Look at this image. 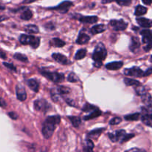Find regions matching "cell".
Here are the masks:
<instances>
[{
    "label": "cell",
    "instance_id": "cell-42",
    "mask_svg": "<svg viewBox=\"0 0 152 152\" xmlns=\"http://www.w3.org/2000/svg\"><path fill=\"white\" fill-rule=\"evenodd\" d=\"M8 116L13 120H16L18 118V115L14 112H9L8 113Z\"/></svg>",
    "mask_w": 152,
    "mask_h": 152
},
{
    "label": "cell",
    "instance_id": "cell-23",
    "mask_svg": "<svg viewBox=\"0 0 152 152\" xmlns=\"http://www.w3.org/2000/svg\"><path fill=\"white\" fill-rule=\"evenodd\" d=\"M141 98H142V101L145 104V105H152V96L149 93L145 92V93L141 95Z\"/></svg>",
    "mask_w": 152,
    "mask_h": 152
},
{
    "label": "cell",
    "instance_id": "cell-40",
    "mask_svg": "<svg viewBox=\"0 0 152 152\" xmlns=\"http://www.w3.org/2000/svg\"><path fill=\"white\" fill-rule=\"evenodd\" d=\"M4 65L5 67H7V68H8V69H10V70H11V71H16V67L14 66V65H13V64H11V63H7V62H4Z\"/></svg>",
    "mask_w": 152,
    "mask_h": 152
},
{
    "label": "cell",
    "instance_id": "cell-36",
    "mask_svg": "<svg viewBox=\"0 0 152 152\" xmlns=\"http://www.w3.org/2000/svg\"><path fill=\"white\" fill-rule=\"evenodd\" d=\"M80 80L79 77L76 75L74 73H71L68 77V81L71 82V83H76Z\"/></svg>",
    "mask_w": 152,
    "mask_h": 152
},
{
    "label": "cell",
    "instance_id": "cell-22",
    "mask_svg": "<svg viewBox=\"0 0 152 152\" xmlns=\"http://www.w3.org/2000/svg\"><path fill=\"white\" fill-rule=\"evenodd\" d=\"M105 30H106L105 25L100 24V25H96L92 27V28H91V32L92 34H99V33L103 32Z\"/></svg>",
    "mask_w": 152,
    "mask_h": 152
},
{
    "label": "cell",
    "instance_id": "cell-25",
    "mask_svg": "<svg viewBox=\"0 0 152 152\" xmlns=\"http://www.w3.org/2000/svg\"><path fill=\"white\" fill-rule=\"evenodd\" d=\"M33 13L30 9L25 8V10H22V13H21L20 18L23 20H29L32 18Z\"/></svg>",
    "mask_w": 152,
    "mask_h": 152
},
{
    "label": "cell",
    "instance_id": "cell-10",
    "mask_svg": "<svg viewBox=\"0 0 152 152\" xmlns=\"http://www.w3.org/2000/svg\"><path fill=\"white\" fill-rule=\"evenodd\" d=\"M124 74L127 76L135 77H144V71L139 67H132L131 68H126L124 71Z\"/></svg>",
    "mask_w": 152,
    "mask_h": 152
},
{
    "label": "cell",
    "instance_id": "cell-28",
    "mask_svg": "<svg viewBox=\"0 0 152 152\" xmlns=\"http://www.w3.org/2000/svg\"><path fill=\"white\" fill-rule=\"evenodd\" d=\"M68 119L71 120V123L75 128H78L81 124V119L79 117H74V116H69Z\"/></svg>",
    "mask_w": 152,
    "mask_h": 152
},
{
    "label": "cell",
    "instance_id": "cell-14",
    "mask_svg": "<svg viewBox=\"0 0 152 152\" xmlns=\"http://www.w3.org/2000/svg\"><path fill=\"white\" fill-rule=\"evenodd\" d=\"M140 47V42L138 37H132L131 39V44L129 46V48L132 50L133 53H136L138 50H139Z\"/></svg>",
    "mask_w": 152,
    "mask_h": 152
},
{
    "label": "cell",
    "instance_id": "cell-20",
    "mask_svg": "<svg viewBox=\"0 0 152 152\" xmlns=\"http://www.w3.org/2000/svg\"><path fill=\"white\" fill-rule=\"evenodd\" d=\"M104 130H105L104 128H101V129H97L91 131L88 134V137L90 138V139H97L100 136L101 134L104 132Z\"/></svg>",
    "mask_w": 152,
    "mask_h": 152
},
{
    "label": "cell",
    "instance_id": "cell-18",
    "mask_svg": "<svg viewBox=\"0 0 152 152\" xmlns=\"http://www.w3.org/2000/svg\"><path fill=\"white\" fill-rule=\"evenodd\" d=\"M123 66V62L120 61V62H109L105 65V68L108 70H112V71H116L119 70Z\"/></svg>",
    "mask_w": 152,
    "mask_h": 152
},
{
    "label": "cell",
    "instance_id": "cell-39",
    "mask_svg": "<svg viewBox=\"0 0 152 152\" xmlns=\"http://www.w3.org/2000/svg\"><path fill=\"white\" fill-rule=\"evenodd\" d=\"M134 137V134H126V136H125L124 138H123V141L121 142V143H123V142H127L128 140H129L130 139L133 138Z\"/></svg>",
    "mask_w": 152,
    "mask_h": 152
},
{
    "label": "cell",
    "instance_id": "cell-33",
    "mask_svg": "<svg viewBox=\"0 0 152 152\" xmlns=\"http://www.w3.org/2000/svg\"><path fill=\"white\" fill-rule=\"evenodd\" d=\"M99 108L97 107L94 106V105H91V104L89 103H86L85 105V106L83 107V111H85V112H92L94 111H96V110H98Z\"/></svg>",
    "mask_w": 152,
    "mask_h": 152
},
{
    "label": "cell",
    "instance_id": "cell-49",
    "mask_svg": "<svg viewBox=\"0 0 152 152\" xmlns=\"http://www.w3.org/2000/svg\"><path fill=\"white\" fill-rule=\"evenodd\" d=\"M6 19V18L4 17V16H1V15H0V22H1V21L4 20V19Z\"/></svg>",
    "mask_w": 152,
    "mask_h": 152
},
{
    "label": "cell",
    "instance_id": "cell-1",
    "mask_svg": "<svg viewBox=\"0 0 152 152\" xmlns=\"http://www.w3.org/2000/svg\"><path fill=\"white\" fill-rule=\"evenodd\" d=\"M61 120L60 116L54 115L50 116L45 120L42 126V134L45 139H49L53 135L56 126L59 124Z\"/></svg>",
    "mask_w": 152,
    "mask_h": 152
},
{
    "label": "cell",
    "instance_id": "cell-2",
    "mask_svg": "<svg viewBox=\"0 0 152 152\" xmlns=\"http://www.w3.org/2000/svg\"><path fill=\"white\" fill-rule=\"evenodd\" d=\"M106 56L107 50L104 45L102 43L98 44L95 48L94 51L93 55H92V59L94 61V65L96 68H99V67L102 66V61L105 60Z\"/></svg>",
    "mask_w": 152,
    "mask_h": 152
},
{
    "label": "cell",
    "instance_id": "cell-16",
    "mask_svg": "<svg viewBox=\"0 0 152 152\" xmlns=\"http://www.w3.org/2000/svg\"><path fill=\"white\" fill-rule=\"evenodd\" d=\"M89 40H90V37L88 36V34L85 33L83 31H81L77 39V43L80 45L86 44L88 42Z\"/></svg>",
    "mask_w": 152,
    "mask_h": 152
},
{
    "label": "cell",
    "instance_id": "cell-8",
    "mask_svg": "<svg viewBox=\"0 0 152 152\" xmlns=\"http://www.w3.org/2000/svg\"><path fill=\"white\" fill-rule=\"evenodd\" d=\"M34 108L38 111L47 112L50 108V105L44 99H39L34 102Z\"/></svg>",
    "mask_w": 152,
    "mask_h": 152
},
{
    "label": "cell",
    "instance_id": "cell-6",
    "mask_svg": "<svg viewBox=\"0 0 152 152\" xmlns=\"http://www.w3.org/2000/svg\"><path fill=\"white\" fill-rule=\"evenodd\" d=\"M71 89L65 86H56L54 88L51 89V97L54 102H57L59 96L70 93Z\"/></svg>",
    "mask_w": 152,
    "mask_h": 152
},
{
    "label": "cell",
    "instance_id": "cell-46",
    "mask_svg": "<svg viewBox=\"0 0 152 152\" xmlns=\"http://www.w3.org/2000/svg\"><path fill=\"white\" fill-rule=\"evenodd\" d=\"M142 1L146 5H151L152 4V0H142Z\"/></svg>",
    "mask_w": 152,
    "mask_h": 152
},
{
    "label": "cell",
    "instance_id": "cell-17",
    "mask_svg": "<svg viewBox=\"0 0 152 152\" xmlns=\"http://www.w3.org/2000/svg\"><path fill=\"white\" fill-rule=\"evenodd\" d=\"M137 23L139 24L142 28H149L152 27V20L146 19V18H137Z\"/></svg>",
    "mask_w": 152,
    "mask_h": 152
},
{
    "label": "cell",
    "instance_id": "cell-24",
    "mask_svg": "<svg viewBox=\"0 0 152 152\" xmlns=\"http://www.w3.org/2000/svg\"><path fill=\"white\" fill-rule=\"evenodd\" d=\"M50 45L56 48H62L65 45V42L59 38H53L50 41Z\"/></svg>",
    "mask_w": 152,
    "mask_h": 152
},
{
    "label": "cell",
    "instance_id": "cell-7",
    "mask_svg": "<svg viewBox=\"0 0 152 152\" xmlns=\"http://www.w3.org/2000/svg\"><path fill=\"white\" fill-rule=\"evenodd\" d=\"M41 73L48 80H50L52 82H54V83H59V82L63 81V80L65 79L64 74H60V73L50 72V71H42Z\"/></svg>",
    "mask_w": 152,
    "mask_h": 152
},
{
    "label": "cell",
    "instance_id": "cell-41",
    "mask_svg": "<svg viewBox=\"0 0 152 152\" xmlns=\"http://www.w3.org/2000/svg\"><path fill=\"white\" fill-rule=\"evenodd\" d=\"M136 92H137V94L138 95H142V94H144L145 93V92H146L145 91V88H143V87H136Z\"/></svg>",
    "mask_w": 152,
    "mask_h": 152
},
{
    "label": "cell",
    "instance_id": "cell-19",
    "mask_svg": "<svg viewBox=\"0 0 152 152\" xmlns=\"http://www.w3.org/2000/svg\"><path fill=\"white\" fill-rule=\"evenodd\" d=\"M79 20L83 23L93 24L96 23L98 21V17L96 16H81Z\"/></svg>",
    "mask_w": 152,
    "mask_h": 152
},
{
    "label": "cell",
    "instance_id": "cell-11",
    "mask_svg": "<svg viewBox=\"0 0 152 152\" xmlns=\"http://www.w3.org/2000/svg\"><path fill=\"white\" fill-rule=\"evenodd\" d=\"M126 132L125 130H119V131H115L114 132H111L108 134V137H109L110 140H111L112 142H116L120 141V142L123 141V138L126 136Z\"/></svg>",
    "mask_w": 152,
    "mask_h": 152
},
{
    "label": "cell",
    "instance_id": "cell-43",
    "mask_svg": "<svg viewBox=\"0 0 152 152\" xmlns=\"http://www.w3.org/2000/svg\"><path fill=\"white\" fill-rule=\"evenodd\" d=\"M151 74H152V68H148V69H147L145 71H144V77L149 76L151 75Z\"/></svg>",
    "mask_w": 152,
    "mask_h": 152
},
{
    "label": "cell",
    "instance_id": "cell-47",
    "mask_svg": "<svg viewBox=\"0 0 152 152\" xmlns=\"http://www.w3.org/2000/svg\"><path fill=\"white\" fill-rule=\"evenodd\" d=\"M118 0H102V2L103 3V4H108V3H110V2H112V1H117Z\"/></svg>",
    "mask_w": 152,
    "mask_h": 152
},
{
    "label": "cell",
    "instance_id": "cell-13",
    "mask_svg": "<svg viewBox=\"0 0 152 152\" xmlns=\"http://www.w3.org/2000/svg\"><path fill=\"white\" fill-rule=\"evenodd\" d=\"M16 96H17L18 99L20 101H25L27 98V94L25 91V88L21 85H18L16 87Z\"/></svg>",
    "mask_w": 152,
    "mask_h": 152
},
{
    "label": "cell",
    "instance_id": "cell-34",
    "mask_svg": "<svg viewBox=\"0 0 152 152\" xmlns=\"http://www.w3.org/2000/svg\"><path fill=\"white\" fill-rule=\"evenodd\" d=\"M13 57H14L16 59H17V60L21 61V62H28V57H27L25 55L22 54V53H15L14 56H13Z\"/></svg>",
    "mask_w": 152,
    "mask_h": 152
},
{
    "label": "cell",
    "instance_id": "cell-31",
    "mask_svg": "<svg viewBox=\"0 0 152 152\" xmlns=\"http://www.w3.org/2000/svg\"><path fill=\"white\" fill-rule=\"evenodd\" d=\"M140 117V113H134V114H128L125 116V119L128 121H136L138 120Z\"/></svg>",
    "mask_w": 152,
    "mask_h": 152
},
{
    "label": "cell",
    "instance_id": "cell-44",
    "mask_svg": "<svg viewBox=\"0 0 152 152\" xmlns=\"http://www.w3.org/2000/svg\"><path fill=\"white\" fill-rule=\"evenodd\" d=\"M6 105H7V104H6L5 101H4L2 98L0 97V107L4 108V107H6Z\"/></svg>",
    "mask_w": 152,
    "mask_h": 152
},
{
    "label": "cell",
    "instance_id": "cell-32",
    "mask_svg": "<svg viewBox=\"0 0 152 152\" xmlns=\"http://www.w3.org/2000/svg\"><path fill=\"white\" fill-rule=\"evenodd\" d=\"M86 53H87L86 49H80L77 52L74 58H75L76 60H80V59H83L86 56Z\"/></svg>",
    "mask_w": 152,
    "mask_h": 152
},
{
    "label": "cell",
    "instance_id": "cell-12",
    "mask_svg": "<svg viewBox=\"0 0 152 152\" xmlns=\"http://www.w3.org/2000/svg\"><path fill=\"white\" fill-rule=\"evenodd\" d=\"M72 2L70 1H62V3H60L58 5L55 6V7H49V9H51V10H57V11L60 12V13H67L69 10L70 7L72 6Z\"/></svg>",
    "mask_w": 152,
    "mask_h": 152
},
{
    "label": "cell",
    "instance_id": "cell-37",
    "mask_svg": "<svg viewBox=\"0 0 152 152\" xmlns=\"http://www.w3.org/2000/svg\"><path fill=\"white\" fill-rule=\"evenodd\" d=\"M122 121V119L120 118V117H114V118H113L112 120H110L109 122V124L111 125V126H115V125H118L120 124V123H121Z\"/></svg>",
    "mask_w": 152,
    "mask_h": 152
},
{
    "label": "cell",
    "instance_id": "cell-35",
    "mask_svg": "<svg viewBox=\"0 0 152 152\" xmlns=\"http://www.w3.org/2000/svg\"><path fill=\"white\" fill-rule=\"evenodd\" d=\"M86 148H85V151H91L93 150L94 148V143L91 140L90 138L86 140Z\"/></svg>",
    "mask_w": 152,
    "mask_h": 152
},
{
    "label": "cell",
    "instance_id": "cell-21",
    "mask_svg": "<svg viewBox=\"0 0 152 152\" xmlns=\"http://www.w3.org/2000/svg\"><path fill=\"white\" fill-rule=\"evenodd\" d=\"M28 85L30 88L34 92H38L39 88V84L35 79H31L28 81Z\"/></svg>",
    "mask_w": 152,
    "mask_h": 152
},
{
    "label": "cell",
    "instance_id": "cell-29",
    "mask_svg": "<svg viewBox=\"0 0 152 152\" xmlns=\"http://www.w3.org/2000/svg\"><path fill=\"white\" fill-rule=\"evenodd\" d=\"M101 114H102V112H101L99 109L96 110V111H92V112H91V114H88V115L86 116V117H84V120H91V119H94V118H96V117H99V115H101Z\"/></svg>",
    "mask_w": 152,
    "mask_h": 152
},
{
    "label": "cell",
    "instance_id": "cell-38",
    "mask_svg": "<svg viewBox=\"0 0 152 152\" xmlns=\"http://www.w3.org/2000/svg\"><path fill=\"white\" fill-rule=\"evenodd\" d=\"M120 5L122 6H128L131 4L132 2V0H118L117 1Z\"/></svg>",
    "mask_w": 152,
    "mask_h": 152
},
{
    "label": "cell",
    "instance_id": "cell-5",
    "mask_svg": "<svg viewBox=\"0 0 152 152\" xmlns=\"http://www.w3.org/2000/svg\"><path fill=\"white\" fill-rule=\"evenodd\" d=\"M142 35V42L145 46L144 50L148 51L152 48V31L150 30H143L141 31Z\"/></svg>",
    "mask_w": 152,
    "mask_h": 152
},
{
    "label": "cell",
    "instance_id": "cell-15",
    "mask_svg": "<svg viewBox=\"0 0 152 152\" xmlns=\"http://www.w3.org/2000/svg\"><path fill=\"white\" fill-rule=\"evenodd\" d=\"M52 57L56 62L60 64H62V65H68V64H70V61L68 60V58L65 56H64V55L61 54V53H53Z\"/></svg>",
    "mask_w": 152,
    "mask_h": 152
},
{
    "label": "cell",
    "instance_id": "cell-26",
    "mask_svg": "<svg viewBox=\"0 0 152 152\" xmlns=\"http://www.w3.org/2000/svg\"><path fill=\"white\" fill-rule=\"evenodd\" d=\"M124 83L128 86H136V87H137V86H141V83L139 81L131 78H125Z\"/></svg>",
    "mask_w": 152,
    "mask_h": 152
},
{
    "label": "cell",
    "instance_id": "cell-30",
    "mask_svg": "<svg viewBox=\"0 0 152 152\" xmlns=\"http://www.w3.org/2000/svg\"><path fill=\"white\" fill-rule=\"evenodd\" d=\"M25 31L29 34H37L39 32V28L35 25H28L25 27Z\"/></svg>",
    "mask_w": 152,
    "mask_h": 152
},
{
    "label": "cell",
    "instance_id": "cell-4",
    "mask_svg": "<svg viewBox=\"0 0 152 152\" xmlns=\"http://www.w3.org/2000/svg\"><path fill=\"white\" fill-rule=\"evenodd\" d=\"M142 121L146 126L152 128V106L145 105L142 108Z\"/></svg>",
    "mask_w": 152,
    "mask_h": 152
},
{
    "label": "cell",
    "instance_id": "cell-48",
    "mask_svg": "<svg viewBox=\"0 0 152 152\" xmlns=\"http://www.w3.org/2000/svg\"><path fill=\"white\" fill-rule=\"evenodd\" d=\"M128 151H142V150L138 149V148H132V149H129V150H128Z\"/></svg>",
    "mask_w": 152,
    "mask_h": 152
},
{
    "label": "cell",
    "instance_id": "cell-50",
    "mask_svg": "<svg viewBox=\"0 0 152 152\" xmlns=\"http://www.w3.org/2000/svg\"><path fill=\"white\" fill-rule=\"evenodd\" d=\"M4 8H5V7H4V6H2V5H0V10H4Z\"/></svg>",
    "mask_w": 152,
    "mask_h": 152
},
{
    "label": "cell",
    "instance_id": "cell-45",
    "mask_svg": "<svg viewBox=\"0 0 152 152\" xmlns=\"http://www.w3.org/2000/svg\"><path fill=\"white\" fill-rule=\"evenodd\" d=\"M0 57H1V59H6V57H7L6 53H4L2 50H1V49H0Z\"/></svg>",
    "mask_w": 152,
    "mask_h": 152
},
{
    "label": "cell",
    "instance_id": "cell-27",
    "mask_svg": "<svg viewBox=\"0 0 152 152\" xmlns=\"http://www.w3.org/2000/svg\"><path fill=\"white\" fill-rule=\"evenodd\" d=\"M147 13V8L144 6L138 5L135 9L134 14L136 16H140Z\"/></svg>",
    "mask_w": 152,
    "mask_h": 152
},
{
    "label": "cell",
    "instance_id": "cell-3",
    "mask_svg": "<svg viewBox=\"0 0 152 152\" xmlns=\"http://www.w3.org/2000/svg\"><path fill=\"white\" fill-rule=\"evenodd\" d=\"M19 42L22 45H30L33 48H37L40 44V39L34 36L22 34L19 37Z\"/></svg>",
    "mask_w": 152,
    "mask_h": 152
},
{
    "label": "cell",
    "instance_id": "cell-9",
    "mask_svg": "<svg viewBox=\"0 0 152 152\" xmlns=\"http://www.w3.org/2000/svg\"><path fill=\"white\" fill-rule=\"evenodd\" d=\"M110 25L112 27L114 31H124V30L126 29L128 26V23L125 22L124 20H123V19H120V20L113 19V20L110 21Z\"/></svg>",
    "mask_w": 152,
    "mask_h": 152
}]
</instances>
